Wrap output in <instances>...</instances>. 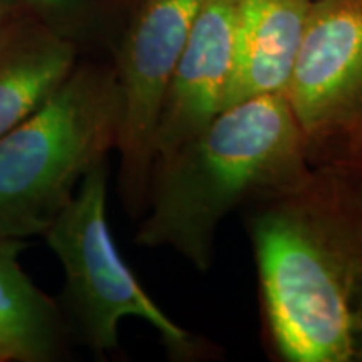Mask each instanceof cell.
Segmentation results:
<instances>
[{
    "mask_svg": "<svg viewBox=\"0 0 362 362\" xmlns=\"http://www.w3.org/2000/svg\"><path fill=\"white\" fill-rule=\"evenodd\" d=\"M242 218L270 359L362 362V175L314 165L305 183Z\"/></svg>",
    "mask_w": 362,
    "mask_h": 362,
    "instance_id": "cell-1",
    "label": "cell"
},
{
    "mask_svg": "<svg viewBox=\"0 0 362 362\" xmlns=\"http://www.w3.org/2000/svg\"><path fill=\"white\" fill-rule=\"evenodd\" d=\"M310 173L305 138L284 94L232 104L155 165L134 243L171 248L206 274L226 216L300 187Z\"/></svg>",
    "mask_w": 362,
    "mask_h": 362,
    "instance_id": "cell-2",
    "label": "cell"
},
{
    "mask_svg": "<svg viewBox=\"0 0 362 362\" xmlns=\"http://www.w3.org/2000/svg\"><path fill=\"white\" fill-rule=\"evenodd\" d=\"M115 66L78 64L33 116L0 138V237L44 235L90 170L116 151Z\"/></svg>",
    "mask_w": 362,
    "mask_h": 362,
    "instance_id": "cell-3",
    "label": "cell"
},
{
    "mask_svg": "<svg viewBox=\"0 0 362 362\" xmlns=\"http://www.w3.org/2000/svg\"><path fill=\"white\" fill-rule=\"evenodd\" d=\"M107 161L90 170L42 237L64 270L61 307L72 334L94 356L119 349V322L128 317L153 325L175 362L218 357L215 344L189 332L153 300L117 250L107 223Z\"/></svg>",
    "mask_w": 362,
    "mask_h": 362,
    "instance_id": "cell-4",
    "label": "cell"
},
{
    "mask_svg": "<svg viewBox=\"0 0 362 362\" xmlns=\"http://www.w3.org/2000/svg\"><path fill=\"white\" fill-rule=\"evenodd\" d=\"M203 4L205 0H143L112 64L123 106L116 149L117 193L133 220L146 211L163 101Z\"/></svg>",
    "mask_w": 362,
    "mask_h": 362,
    "instance_id": "cell-5",
    "label": "cell"
},
{
    "mask_svg": "<svg viewBox=\"0 0 362 362\" xmlns=\"http://www.w3.org/2000/svg\"><path fill=\"white\" fill-rule=\"evenodd\" d=\"M284 96L312 160L362 107V0H312Z\"/></svg>",
    "mask_w": 362,
    "mask_h": 362,
    "instance_id": "cell-6",
    "label": "cell"
},
{
    "mask_svg": "<svg viewBox=\"0 0 362 362\" xmlns=\"http://www.w3.org/2000/svg\"><path fill=\"white\" fill-rule=\"evenodd\" d=\"M237 0H205L170 81L155 134V165L200 134L225 107ZM153 165V168H155Z\"/></svg>",
    "mask_w": 362,
    "mask_h": 362,
    "instance_id": "cell-7",
    "label": "cell"
},
{
    "mask_svg": "<svg viewBox=\"0 0 362 362\" xmlns=\"http://www.w3.org/2000/svg\"><path fill=\"white\" fill-rule=\"evenodd\" d=\"M78 66V45L29 11L0 27V138L33 116Z\"/></svg>",
    "mask_w": 362,
    "mask_h": 362,
    "instance_id": "cell-8",
    "label": "cell"
},
{
    "mask_svg": "<svg viewBox=\"0 0 362 362\" xmlns=\"http://www.w3.org/2000/svg\"><path fill=\"white\" fill-rule=\"evenodd\" d=\"M310 2L237 0L233 67L225 107L252 98L284 94L304 35Z\"/></svg>",
    "mask_w": 362,
    "mask_h": 362,
    "instance_id": "cell-9",
    "label": "cell"
},
{
    "mask_svg": "<svg viewBox=\"0 0 362 362\" xmlns=\"http://www.w3.org/2000/svg\"><path fill=\"white\" fill-rule=\"evenodd\" d=\"M25 240L0 237V349L16 362H54L67 352L69 330L59 302L21 265Z\"/></svg>",
    "mask_w": 362,
    "mask_h": 362,
    "instance_id": "cell-10",
    "label": "cell"
},
{
    "mask_svg": "<svg viewBox=\"0 0 362 362\" xmlns=\"http://www.w3.org/2000/svg\"><path fill=\"white\" fill-rule=\"evenodd\" d=\"M310 163L312 166L337 163L362 175V107L336 138L330 139L320 151L315 153Z\"/></svg>",
    "mask_w": 362,
    "mask_h": 362,
    "instance_id": "cell-11",
    "label": "cell"
},
{
    "mask_svg": "<svg viewBox=\"0 0 362 362\" xmlns=\"http://www.w3.org/2000/svg\"><path fill=\"white\" fill-rule=\"evenodd\" d=\"M19 2L71 39H74L76 30L88 19L90 7V0H19Z\"/></svg>",
    "mask_w": 362,
    "mask_h": 362,
    "instance_id": "cell-12",
    "label": "cell"
},
{
    "mask_svg": "<svg viewBox=\"0 0 362 362\" xmlns=\"http://www.w3.org/2000/svg\"><path fill=\"white\" fill-rule=\"evenodd\" d=\"M19 7H22L19 0H0V27Z\"/></svg>",
    "mask_w": 362,
    "mask_h": 362,
    "instance_id": "cell-13",
    "label": "cell"
},
{
    "mask_svg": "<svg viewBox=\"0 0 362 362\" xmlns=\"http://www.w3.org/2000/svg\"><path fill=\"white\" fill-rule=\"evenodd\" d=\"M0 362H12L7 352H4L2 349H0Z\"/></svg>",
    "mask_w": 362,
    "mask_h": 362,
    "instance_id": "cell-14",
    "label": "cell"
}]
</instances>
